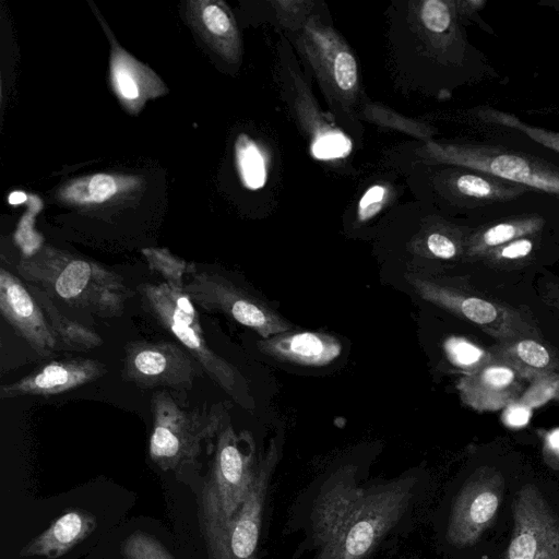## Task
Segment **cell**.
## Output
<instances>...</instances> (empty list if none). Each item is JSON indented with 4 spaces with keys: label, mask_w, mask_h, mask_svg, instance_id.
I'll use <instances>...</instances> for the list:
<instances>
[{
    "label": "cell",
    "mask_w": 559,
    "mask_h": 559,
    "mask_svg": "<svg viewBox=\"0 0 559 559\" xmlns=\"http://www.w3.org/2000/svg\"><path fill=\"white\" fill-rule=\"evenodd\" d=\"M340 473L313 509L314 559H365L414 501L415 476L359 488L345 479V468Z\"/></svg>",
    "instance_id": "cell-1"
},
{
    "label": "cell",
    "mask_w": 559,
    "mask_h": 559,
    "mask_svg": "<svg viewBox=\"0 0 559 559\" xmlns=\"http://www.w3.org/2000/svg\"><path fill=\"white\" fill-rule=\"evenodd\" d=\"M16 270L25 283L52 299L103 318L120 317L130 297V289L118 273L49 245L22 257Z\"/></svg>",
    "instance_id": "cell-2"
},
{
    "label": "cell",
    "mask_w": 559,
    "mask_h": 559,
    "mask_svg": "<svg viewBox=\"0 0 559 559\" xmlns=\"http://www.w3.org/2000/svg\"><path fill=\"white\" fill-rule=\"evenodd\" d=\"M280 453V444L273 439L255 466L247 497L230 520L221 516L204 483L199 520L211 559H257L265 497Z\"/></svg>",
    "instance_id": "cell-3"
},
{
    "label": "cell",
    "mask_w": 559,
    "mask_h": 559,
    "mask_svg": "<svg viewBox=\"0 0 559 559\" xmlns=\"http://www.w3.org/2000/svg\"><path fill=\"white\" fill-rule=\"evenodd\" d=\"M142 299L159 324L197 360L203 371L238 404L251 405L245 379L238 370L207 345L195 305L183 288L166 282L143 284Z\"/></svg>",
    "instance_id": "cell-4"
},
{
    "label": "cell",
    "mask_w": 559,
    "mask_h": 559,
    "mask_svg": "<svg viewBox=\"0 0 559 559\" xmlns=\"http://www.w3.org/2000/svg\"><path fill=\"white\" fill-rule=\"evenodd\" d=\"M151 406L153 426L148 453L163 471H175L194 462L202 444L223 426L221 408L189 411L166 391L155 392Z\"/></svg>",
    "instance_id": "cell-5"
},
{
    "label": "cell",
    "mask_w": 559,
    "mask_h": 559,
    "mask_svg": "<svg viewBox=\"0 0 559 559\" xmlns=\"http://www.w3.org/2000/svg\"><path fill=\"white\" fill-rule=\"evenodd\" d=\"M183 292L195 306L225 313L263 338L290 329L289 323L264 302L219 274L195 269L186 277Z\"/></svg>",
    "instance_id": "cell-6"
},
{
    "label": "cell",
    "mask_w": 559,
    "mask_h": 559,
    "mask_svg": "<svg viewBox=\"0 0 559 559\" xmlns=\"http://www.w3.org/2000/svg\"><path fill=\"white\" fill-rule=\"evenodd\" d=\"M513 530L501 559H559V520L537 486L524 485L512 501Z\"/></svg>",
    "instance_id": "cell-7"
},
{
    "label": "cell",
    "mask_w": 559,
    "mask_h": 559,
    "mask_svg": "<svg viewBox=\"0 0 559 559\" xmlns=\"http://www.w3.org/2000/svg\"><path fill=\"white\" fill-rule=\"evenodd\" d=\"M503 489V477L498 471L477 469L453 501L447 527L448 540L456 547L476 544L495 519Z\"/></svg>",
    "instance_id": "cell-8"
},
{
    "label": "cell",
    "mask_w": 559,
    "mask_h": 559,
    "mask_svg": "<svg viewBox=\"0 0 559 559\" xmlns=\"http://www.w3.org/2000/svg\"><path fill=\"white\" fill-rule=\"evenodd\" d=\"M194 361L186 349L175 343L138 341L126 348L122 374L141 388L190 390L199 374Z\"/></svg>",
    "instance_id": "cell-9"
},
{
    "label": "cell",
    "mask_w": 559,
    "mask_h": 559,
    "mask_svg": "<svg viewBox=\"0 0 559 559\" xmlns=\"http://www.w3.org/2000/svg\"><path fill=\"white\" fill-rule=\"evenodd\" d=\"M255 467L240 438L230 425L222 426L217 433L216 449L206 484L215 507L225 520H230L247 497Z\"/></svg>",
    "instance_id": "cell-10"
},
{
    "label": "cell",
    "mask_w": 559,
    "mask_h": 559,
    "mask_svg": "<svg viewBox=\"0 0 559 559\" xmlns=\"http://www.w3.org/2000/svg\"><path fill=\"white\" fill-rule=\"evenodd\" d=\"M0 311L38 356H52L59 343L41 308L26 284L3 266L0 270Z\"/></svg>",
    "instance_id": "cell-11"
},
{
    "label": "cell",
    "mask_w": 559,
    "mask_h": 559,
    "mask_svg": "<svg viewBox=\"0 0 559 559\" xmlns=\"http://www.w3.org/2000/svg\"><path fill=\"white\" fill-rule=\"evenodd\" d=\"M97 15L110 43L111 90L127 112L138 115L147 100L164 96L168 88L150 67L120 46L102 15Z\"/></svg>",
    "instance_id": "cell-12"
},
{
    "label": "cell",
    "mask_w": 559,
    "mask_h": 559,
    "mask_svg": "<svg viewBox=\"0 0 559 559\" xmlns=\"http://www.w3.org/2000/svg\"><path fill=\"white\" fill-rule=\"evenodd\" d=\"M143 187V179L135 175L98 173L64 182L56 198L82 212L104 213L136 199Z\"/></svg>",
    "instance_id": "cell-13"
},
{
    "label": "cell",
    "mask_w": 559,
    "mask_h": 559,
    "mask_svg": "<svg viewBox=\"0 0 559 559\" xmlns=\"http://www.w3.org/2000/svg\"><path fill=\"white\" fill-rule=\"evenodd\" d=\"M530 384L514 367L492 358L459 379L456 388L462 402L479 412L497 411L518 401Z\"/></svg>",
    "instance_id": "cell-14"
},
{
    "label": "cell",
    "mask_w": 559,
    "mask_h": 559,
    "mask_svg": "<svg viewBox=\"0 0 559 559\" xmlns=\"http://www.w3.org/2000/svg\"><path fill=\"white\" fill-rule=\"evenodd\" d=\"M106 371L104 364L90 358L52 360L14 382L1 385L0 397L55 395L93 382Z\"/></svg>",
    "instance_id": "cell-15"
},
{
    "label": "cell",
    "mask_w": 559,
    "mask_h": 559,
    "mask_svg": "<svg viewBox=\"0 0 559 559\" xmlns=\"http://www.w3.org/2000/svg\"><path fill=\"white\" fill-rule=\"evenodd\" d=\"M456 163L496 177L559 194V171L534 158L489 148H463Z\"/></svg>",
    "instance_id": "cell-16"
},
{
    "label": "cell",
    "mask_w": 559,
    "mask_h": 559,
    "mask_svg": "<svg viewBox=\"0 0 559 559\" xmlns=\"http://www.w3.org/2000/svg\"><path fill=\"white\" fill-rule=\"evenodd\" d=\"M258 347L275 359L308 367L325 366L342 352L336 337L320 332L281 333L258 342Z\"/></svg>",
    "instance_id": "cell-17"
},
{
    "label": "cell",
    "mask_w": 559,
    "mask_h": 559,
    "mask_svg": "<svg viewBox=\"0 0 559 559\" xmlns=\"http://www.w3.org/2000/svg\"><path fill=\"white\" fill-rule=\"evenodd\" d=\"M185 15L193 31L214 51L233 59L238 49V36L233 16L225 4L214 0H190Z\"/></svg>",
    "instance_id": "cell-18"
},
{
    "label": "cell",
    "mask_w": 559,
    "mask_h": 559,
    "mask_svg": "<svg viewBox=\"0 0 559 559\" xmlns=\"http://www.w3.org/2000/svg\"><path fill=\"white\" fill-rule=\"evenodd\" d=\"M95 527L96 520L91 513L70 510L23 547L21 556H44L55 559L85 539Z\"/></svg>",
    "instance_id": "cell-19"
},
{
    "label": "cell",
    "mask_w": 559,
    "mask_h": 559,
    "mask_svg": "<svg viewBox=\"0 0 559 559\" xmlns=\"http://www.w3.org/2000/svg\"><path fill=\"white\" fill-rule=\"evenodd\" d=\"M409 283L425 300L448 309L478 325H490L500 318L497 306L485 299L464 296L433 282L409 276Z\"/></svg>",
    "instance_id": "cell-20"
},
{
    "label": "cell",
    "mask_w": 559,
    "mask_h": 559,
    "mask_svg": "<svg viewBox=\"0 0 559 559\" xmlns=\"http://www.w3.org/2000/svg\"><path fill=\"white\" fill-rule=\"evenodd\" d=\"M25 284L41 308L62 348L87 350L102 345L103 340L96 332L68 318L45 292L32 284Z\"/></svg>",
    "instance_id": "cell-21"
},
{
    "label": "cell",
    "mask_w": 559,
    "mask_h": 559,
    "mask_svg": "<svg viewBox=\"0 0 559 559\" xmlns=\"http://www.w3.org/2000/svg\"><path fill=\"white\" fill-rule=\"evenodd\" d=\"M490 353L514 367L530 383L552 374L555 367L549 350L540 343L530 340H512L493 346Z\"/></svg>",
    "instance_id": "cell-22"
},
{
    "label": "cell",
    "mask_w": 559,
    "mask_h": 559,
    "mask_svg": "<svg viewBox=\"0 0 559 559\" xmlns=\"http://www.w3.org/2000/svg\"><path fill=\"white\" fill-rule=\"evenodd\" d=\"M235 158L242 185L251 190L262 188L266 180L265 158L260 147L243 133L235 142Z\"/></svg>",
    "instance_id": "cell-23"
},
{
    "label": "cell",
    "mask_w": 559,
    "mask_h": 559,
    "mask_svg": "<svg viewBox=\"0 0 559 559\" xmlns=\"http://www.w3.org/2000/svg\"><path fill=\"white\" fill-rule=\"evenodd\" d=\"M151 270L158 273L168 284L183 288L186 277L197 269L194 263L174 255L166 248H143L141 250Z\"/></svg>",
    "instance_id": "cell-24"
},
{
    "label": "cell",
    "mask_w": 559,
    "mask_h": 559,
    "mask_svg": "<svg viewBox=\"0 0 559 559\" xmlns=\"http://www.w3.org/2000/svg\"><path fill=\"white\" fill-rule=\"evenodd\" d=\"M443 348L450 362L465 371L473 372L492 358V354L469 342L465 337L451 336Z\"/></svg>",
    "instance_id": "cell-25"
},
{
    "label": "cell",
    "mask_w": 559,
    "mask_h": 559,
    "mask_svg": "<svg viewBox=\"0 0 559 559\" xmlns=\"http://www.w3.org/2000/svg\"><path fill=\"white\" fill-rule=\"evenodd\" d=\"M26 204L28 210L20 219L14 235L16 243L23 251V257L34 254L44 246L41 236L34 228L36 216L44 206L43 201L38 195L28 193Z\"/></svg>",
    "instance_id": "cell-26"
},
{
    "label": "cell",
    "mask_w": 559,
    "mask_h": 559,
    "mask_svg": "<svg viewBox=\"0 0 559 559\" xmlns=\"http://www.w3.org/2000/svg\"><path fill=\"white\" fill-rule=\"evenodd\" d=\"M121 552L124 559H174L158 540L142 532L129 535Z\"/></svg>",
    "instance_id": "cell-27"
},
{
    "label": "cell",
    "mask_w": 559,
    "mask_h": 559,
    "mask_svg": "<svg viewBox=\"0 0 559 559\" xmlns=\"http://www.w3.org/2000/svg\"><path fill=\"white\" fill-rule=\"evenodd\" d=\"M558 388L559 377L548 374L533 380L518 401L531 408L538 407L554 399Z\"/></svg>",
    "instance_id": "cell-28"
},
{
    "label": "cell",
    "mask_w": 559,
    "mask_h": 559,
    "mask_svg": "<svg viewBox=\"0 0 559 559\" xmlns=\"http://www.w3.org/2000/svg\"><path fill=\"white\" fill-rule=\"evenodd\" d=\"M420 16L426 28L433 33L444 32L451 23L450 11L447 4L440 0L425 1Z\"/></svg>",
    "instance_id": "cell-29"
},
{
    "label": "cell",
    "mask_w": 559,
    "mask_h": 559,
    "mask_svg": "<svg viewBox=\"0 0 559 559\" xmlns=\"http://www.w3.org/2000/svg\"><path fill=\"white\" fill-rule=\"evenodd\" d=\"M531 224L501 223L487 229L483 235V243L496 247L532 230Z\"/></svg>",
    "instance_id": "cell-30"
},
{
    "label": "cell",
    "mask_w": 559,
    "mask_h": 559,
    "mask_svg": "<svg viewBox=\"0 0 559 559\" xmlns=\"http://www.w3.org/2000/svg\"><path fill=\"white\" fill-rule=\"evenodd\" d=\"M334 79L338 87L349 91L357 83V64L355 58L347 51H340L333 62Z\"/></svg>",
    "instance_id": "cell-31"
},
{
    "label": "cell",
    "mask_w": 559,
    "mask_h": 559,
    "mask_svg": "<svg viewBox=\"0 0 559 559\" xmlns=\"http://www.w3.org/2000/svg\"><path fill=\"white\" fill-rule=\"evenodd\" d=\"M349 148V141L343 135L326 134L313 143L312 153L321 159L335 158L345 155Z\"/></svg>",
    "instance_id": "cell-32"
},
{
    "label": "cell",
    "mask_w": 559,
    "mask_h": 559,
    "mask_svg": "<svg viewBox=\"0 0 559 559\" xmlns=\"http://www.w3.org/2000/svg\"><path fill=\"white\" fill-rule=\"evenodd\" d=\"M491 116L493 117L495 120L499 121L500 123H504L511 127H518L535 141L559 152V134L523 126L516 119L510 117L509 115H502L501 112H493L491 114Z\"/></svg>",
    "instance_id": "cell-33"
},
{
    "label": "cell",
    "mask_w": 559,
    "mask_h": 559,
    "mask_svg": "<svg viewBox=\"0 0 559 559\" xmlns=\"http://www.w3.org/2000/svg\"><path fill=\"white\" fill-rule=\"evenodd\" d=\"M456 188L461 193L478 199L490 198L496 193L490 181L476 175H462L456 180Z\"/></svg>",
    "instance_id": "cell-34"
},
{
    "label": "cell",
    "mask_w": 559,
    "mask_h": 559,
    "mask_svg": "<svg viewBox=\"0 0 559 559\" xmlns=\"http://www.w3.org/2000/svg\"><path fill=\"white\" fill-rule=\"evenodd\" d=\"M532 416V408L515 401L503 408L502 421L511 428H521L528 424Z\"/></svg>",
    "instance_id": "cell-35"
},
{
    "label": "cell",
    "mask_w": 559,
    "mask_h": 559,
    "mask_svg": "<svg viewBox=\"0 0 559 559\" xmlns=\"http://www.w3.org/2000/svg\"><path fill=\"white\" fill-rule=\"evenodd\" d=\"M426 246L429 252L440 259H451L456 254V246L447 236L433 233L427 238Z\"/></svg>",
    "instance_id": "cell-36"
},
{
    "label": "cell",
    "mask_w": 559,
    "mask_h": 559,
    "mask_svg": "<svg viewBox=\"0 0 559 559\" xmlns=\"http://www.w3.org/2000/svg\"><path fill=\"white\" fill-rule=\"evenodd\" d=\"M533 248V243L528 239H519L503 247L500 255L506 259H518L526 257Z\"/></svg>",
    "instance_id": "cell-37"
},
{
    "label": "cell",
    "mask_w": 559,
    "mask_h": 559,
    "mask_svg": "<svg viewBox=\"0 0 559 559\" xmlns=\"http://www.w3.org/2000/svg\"><path fill=\"white\" fill-rule=\"evenodd\" d=\"M385 190L381 186H373L367 190L359 201L358 210L365 209L368 205L383 201Z\"/></svg>",
    "instance_id": "cell-38"
},
{
    "label": "cell",
    "mask_w": 559,
    "mask_h": 559,
    "mask_svg": "<svg viewBox=\"0 0 559 559\" xmlns=\"http://www.w3.org/2000/svg\"><path fill=\"white\" fill-rule=\"evenodd\" d=\"M545 452L559 461V428L549 431L546 436Z\"/></svg>",
    "instance_id": "cell-39"
},
{
    "label": "cell",
    "mask_w": 559,
    "mask_h": 559,
    "mask_svg": "<svg viewBox=\"0 0 559 559\" xmlns=\"http://www.w3.org/2000/svg\"><path fill=\"white\" fill-rule=\"evenodd\" d=\"M28 201V193L22 190H14L8 195V203L11 205L24 204Z\"/></svg>",
    "instance_id": "cell-40"
},
{
    "label": "cell",
    "mask_w": 559,
    "mask_h": 559,
    "mask_svg": "<svg viewBox=\"0 0 559 559\" xmlns=\"http://www.w3.org/2000/svg\"><path fill=\"white\" fill-rule=\"evenodd\" d=\"M555 397L559 400V388H558V390H557V393H556V396H555Z\"/></svg>",
    "instance_id": "cell-41"
}]
</instances>
